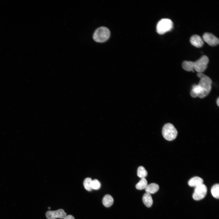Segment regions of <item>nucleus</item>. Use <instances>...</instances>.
Listing matches in <instances>:
<instances>
[{
    "label": "nucleus",
    "instance_id": "1",
    "mask_svg": "<svg viewBox=\"0 0 219 219\" xmlns=\"http://www.w3.org/2000/svg\"><path fill=\"white\" fill-rule=\"evenodd\" d=\"M209 61L208 57L205 55H203L195 62L184 61L182 66L184 70L188 71L194 72V70L198 73H203L207 69Z\"/></svg>",
    "mask_w": 219,
    "mask_h": 219
},
{
    "label": "nucleus",
    "instance_id": "2",
    "mask_svg": "<svg viewBox=\"0 0 219 219\" xmlns=\"http://www.w3.org/2000/svg\"><path fill=\"white\" fill-rule=\"evenodd\" d=\"M197 75L200 78L198 85L202 89L206 97L211 89L212 80L209 76L203 73H197Z\"/></svg>",
    "mask_w": 219,
    "mask_h": 219
},
{
    "label": "nucleus",
    "instance_id": "3",
    "mask_svg": "<svg viewBox=\"0 0 219 219\" xmlns=\"http://www.w3.org/2000/svg\"><path fill=\"white\" fill-rule=\"evenodd\" d=\"M110 36V32L107 28L103 26L96 30L93 35V39L96 42L103 43L107 41Z\"/></svg>",
    "mask_w": 219,
    "mask_h": 219
},
{
    "label": "nucleus",
    "instance_id": "4",
    "mask_svg": "<svg viewBox=\"0 0 219 219\" xmlns=\"http://www.w3.org/2000/svg\"><path fill=\"white\" fill-rule=\"evenodd\" d=\"M162 132L164 137L169 141H171L175 139L178 134L177 131L175 127L170 123L164 125Z\"/></svg>",
    "mask_w": 219,
    "mask_h": 219
},
{
    "label": "nucleus",
    "instance_id": "5",
    "mask_svg": "<svg viewBox=\"0 0 219 219\" xmlns=\"http://www.w3.org/2000/svg\"><path fill=\"white\" fill-rule=\"evenodd\" d=\"M173 26V23L170 19L168 18L162 19L157 24L156 31L159 34H163L171 30L172 29Z\"/></svg>",
    "mask_w": 219,
    "mask_h": 219
},
{
    "label": "nucleus",
    "instance_id": "6",
    "mask_svg": "<svg viewBox=\"0 0 219 219\" xmlns=\"http://www.w3.org/2000/svg\"><path fill=\"white\" fill-rule=\"evenodd\" d=\"M207 192L206 186L203 183L195 187L193 195V198L196 200H201L205 197Z\"/></svg>",
    "mask_w": 219,
    "mask_h": 219
},
{
    "label": "nucleus",
    "instance_id": "7",
    "mask_svg": "<svg viewBox=\"0 0 219 219\" xmlns=\"http://www.w3.org/2000/svg\"><path fill=\"white\" fill-rule=\"evenodd\" d=\"M45 215L47 219H57V218H64L67 214L63 209H59L55 211H48Z\"/></svg>",
    "mask_w": 219,
    "mask_h": 219
},
{
    "label": "nucleus",
    "instance_id": "8",
    "mask_svg": "<svg viewBox=\"0 0 219 219\" xmlns=\"http://www.w3.org/2000/svg\"><path fill=\"white\" fill-rule=\"evenodd\" d=\"M203 40L211 46H215L219 43L218 39L213 34L209 33H205L203 36Z\"/></svg>",
    "mask_w": 219,
    "mask_h": 219
},
{
    "label": "nucleus",
    "instance_id": "9",
    "mask_svg": "<svg viewBox=\"0 0 219 219\" xmlns=\"http://www.w3.org/2000/svg\"><path fill=\"white\" fill-rule=\"evenodd\" d=\"M191 44L197 47H200L203 44V41L201 37L198 35H194L190 39Z\"/></svg>",
    "mask_w": 219,
    "mask_h": 219
},
{
    "label": "nucleus",
    "instance_id": "10",
    "mask_svg": "<svg viewBox=\"0 0 219 219\" xmlns=\"http://www.w3.org/2000/svg\"><path fill=\"white\" fill-rule=\"evenodd\" d=\"M203 179L200 177L195 176L191 178L188 181V184L191 187H196L202 184Z\"/></svg>",
    "mask_w": 219,
    "mask_h": 219
},
{
    "label": "nucleus",
    "instance_id": "11",
    "mask_svg": "<svg viewBox=\"0 0 219 219\" xmlns=\"http://www.w3.org/2000/svg\"><path fill=\"white\" fill-rule=\"evenodd\" d=\"M142 200L144 204L148 207H151L153 204V201L151 194L146 192L143 196Z\"/></svg>",
    "mask_w": 219,
    "mask_h": 219
},
{
    "label": "nucleus",
    "instance_id": "12",
    "mask_svg": "<svg viewBox=\"0 0 219 219\" xmlns=\"http://www.w3.org/2000/svg\"><path fill=\"white\" fill-rule=\"evenodd\" d=\"M146 193L153 194L158 191L159 189L158 185L155 183H151L148 185L145 189Z\"/></svg>",
    "mask_w": 219,
    "mask_h": 219
},
{
    "label": "nucleus",
    "instance_id": "13",
    "mask_svg": "<svg viewBox=\"0 0 219 219\" xmlns=\"http://www.w3.org/2000/svg\"><path fill=\"white\" fill-rule=\"evenodd\" d=\"M102 202L103 205L106 207H110L113 203L112 197L109 194L105 195L103 198Z\"/></svg>",
    "mask_w": 219,
    "mask_h": 219
},
{
    "label": "nucleus",
    "instance_id": "14",
    "mask_svg": "<svg viewBox=\"0 0 219 219\" xmlns=\"http://www.w3.org/2000/svg\"><path fill=\"white\" fill-rule=\"evenodd\" d=\"M148 185V182L145 178L141 179L140 181L136 185V187L139 190H142L146 188Z\"/></svg>",
    "mask_w": 219,
    "mask_h": 219
},
{
    "label": "nucleus",
    "instance_id": "15",
    "mask_svg": "<svg viewBox=\"0 0 219 219\" xmlns=\"http://www.w3.org/2000/svg\"><path fill=\"white\" fill-rule=\"evenodd\" d=\"M211 192L214 198L219 199V184H216L212 187Z\"/></svg>",
    "mask_w": 219,
    "mask_h": 219
},
{
    "label": "nucleus",
    "instance_id": "16",
    "mask_svg": "<svg viewBox=\"0 0 219 219\" xmlns=\"http://www.w3.org/2000/svg\"><path fill=\"white\" fill-rule=\"evenodd\" d=\"M148 174V172L142 166H139L137 170V175L141 179L145 178Z\"/></svg>",
    "mask_w": 219,
    "mask_h": 219
},
{
    "label": "nucleus",
    "instance_id": "17",
    "mask_svg": "<svg viewBox=\"0 0 219 219\" xmlns=\"http://www.w3.org/2000/svg\"><path fill=\"white\" fill-rule=\"evenodd\" d=\"M92 180L91 178H87L85 179L83 182V185L85 189L89 191H91L92 189L91 186Z\"/></svg>",
    "mask_w": 219,
    "mask_h": 219
},
{
    "label": "nucleus",
    "instance_id": "18",
    "mask_svg": "<svg viewBox=\"0 0 219 219\" xmlns=\"http://www.w3.org/2000/svg\"><path fill=\"white\" fill-rule=\"evenodd\" d=\"M91 187L92 189L97 190L100 187L101 184L99 181L96 179L92 180L91 182Z\"/></svg>",
    "mask_w": 219,
    "mask_h": 219
},
{
    "label": "nucleus",
    "instance_id": "19",
    "mask_svg": "<svg viewBox=\"0 0 219 219\" xmlns=\"http://www.w3.org/2000/svg\"><path fill=\"white\" fill-rule=\"evenodd\" d=\"M64 219H75L74 217L72 215H69L66 216Z\"/></svg>",
    "mask_w": 219,
    "mask_h": 219
},
{
    "label": "nucleus",
    "instance_id": "20",
    "mask_svg": "<svg viewBox=\"0 0 219 219\" xmlns=\"http://www.w3.org/2000/svg\"><path fill=\"white\" fill-rule=\"evenodd\" d=\"M216 103L218 106H219V98H218L216 100Z\"/></svg>",
    "mask_w": 219,
    "mask_h": 219
},
{
    "label": "nucleus",
    "instance_id": "21",
    "mask_svg": "<svg viewBox=\"0 0 219 219\" xmlns=\"http://www.w3.org/2000/svg\"><path fill=\"white\" fill-rule=\"evenodd\" d=\"M50 207H48V209H50Z\"/></svg>",
    "mask_w": 219,
    "mask_h": 219
}]
</instances>
